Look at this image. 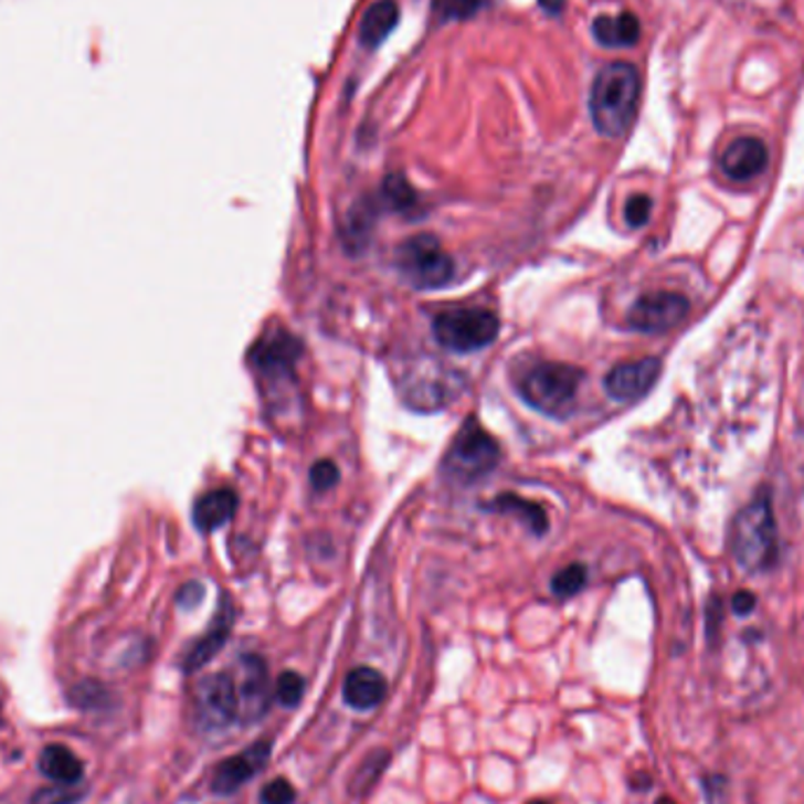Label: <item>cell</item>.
<instances>
[{
    "label": "cell",
    "mask_w": 804,
    "mask_h": 804,
    "mask_svg": "<svg viewBox=\"0 0 804 804\" xmlns=\"http://www.w3.org/2000/svg\"><path fill=\"white\" fill-rule=\"evenodd\" d=\"M689 314V299L675 292H652L639 297L628 310V325L637 332L656 335L678 327Z\"/></svg>",
    "instance_id": "ba28073f"
},
{
    "label": "cell",
    "mask_w": 804,
    "mask_h": 804,
    "mask_svg": "<svg viewBox=\"0 0 804 804\" xmlns=\"http://www.w3.org/2000/svg\"><path fill=\"white\" fill-rule=\"evenodd\" d=\"M237 508V497L235 491L229 487L222 489H212L208 495L200 497L193 506V525L200 529V532L208 535L214 532L222 525H226Z\"/></svg>",
    "instance_id": "2e32d148"
},
{
    "label": "cell",
    "mask_w": 804,
    "mask_h": 804,
    "mask_svg": "<svg viewBox=\"0 0 804 804\" xmlns=\"http://www.w3.org/2000/svg\"><path fill=\"white\" fill-rule=\"evenodd\" d=\"M398 3L395 0H377L362 14L360 20V41L368 47H377L389 39V33L398 27Z\"/></svg>",
    "instance_id": "d6986e66"
},
{
    "label": "cell",
    "mask_w": 804,
    "mask_h": 804,
    "mask_svg": "<svg viewBox=\"0 0 804 804\" xmlns=\"http://www.w3.org/2000/svg\"><path fill=\"white\" fill-rule=\"evenodd\" d=\"M662 374V362L656 358H639L621 362L605 377V391L618 402H633L647 395Z\"/></svg>",
    "instance_id": "8fae6325"
},
{
    "label": "cell",
    "mask_w": 804,
    "mask_h": 804,
    "mask_svg": "<svg viewBox=\"0 0 804 804\" xmlns=\"http://www.w3.org/2000/svg\"><path fill=\"white\" fill-rule=\"evenodd\" d=\"M241 664H243V680L237 683V694H241V720L250 724L264 718V712L271 706V678L264 659L257 654H245Z\"/></svg>",
    "instance_id": "7c38bea8"
},
{
    "label": "cell",
    "mask_w": 804,
    "mask_h": 804,
    "mask_svg": "<svg viewBox=\"0 0 804 804\" xmlns=\"http://www.w3.org/2000/svg\"><path fill=\"white\" fill-rule=\"evenodd\" d=\"M302 356V341L289 332L273 327L257 343L252 346L250 362L262 377L278 381L295 374V364Z\"/></svg>",
    "instance_id": "9c48e42d"
},
{
    "label": "cell",
    "mask_w": 804,
    "mask_h": 804,
    "mask_svg": "<svg viewBox=\"0 0 804 804\" xmlns=\"http://www.w3.org/2000/svg\"><path fill=\"white\" fill-rule=\"evenodd\" d=\"M487 0H433V12L441 22H456V20H470L478 14Z\"/></svg>",
    "instance_id": "cb8c5ba5"
},
{
    "label": "cell",
    "mask_w": 804,
    "mask_h": 804,
    "mask_svg": "<svg viewBox=\"0 0 804 804\" xmlns=\"http://www.w3.org/2000/svg\"><path fill=\"white\" fill-rule=\"evenodd\" d=\"M539 6L548 12V14H560L564 8V0H539Z\"/></svg>",
    "instance_id": "d6a6232c"
},
{
    "label": "cell",
    "mask_w": 804,
    "mask_h": 804,
    "mask_svg": "<svg viewBox=\"0 0 804 804\" xmlns=\"http://www.w3.org/2000/svg\"><path fill=\"white\" fill-rule=\"evenodd\" d=\"M76 785H57V789H45L31 797V804H73L81 795L73 793Z\"/></svg>",
    "instance_id": "f546056e"
},
{
    "label": "cell",
    "mask_w": 804,
    "mask_h": 804,
    "mask_svg": "<svg viewBox=\"0 0 804 804\" xmlns=\"http://www.w3.org/2000/svg\"><path fill=\"white\" fill-rule=\"evenodd\" d=\"M304 689H306V680L302 678V675L295 670H285V673H281V678L276 683V697L283 706L292 708L302 701Z\"/></svg>",
    "instance_id": "484cf974"
},
{
    "label": "cell",
    "mask_w": 804,
    "mask_h": 804,
    "mask_svg": "<svg viewBox=\"0 0 804 804\" xmlns=\"http://www.w3.org/2000/svg\"><path fill=\"white\" fill-rule=\"evenodd\" d=\"M583 372L574 364L539 362L520 379V398L546 416L562 419L574 405Z\"/></svg>",
    "instance_id": "3957f363"
},
{
    "label": "cell",
    "mask_w": 804,
    "mask_h": 804,
    "mask_svg": "<svg viewBox=\"0 0 804 804\" xmlns=\"http://www.w3.org/2000/svg\"><path fill=\"white\" fill-rule=\"evenodd\" d=\"M39 770L57 785H78L83 781L81 758L60 743L43 748L39 758Z\"/></svg>",
    "instance_id": "e0dca14e"
},
{
    "label": "cell",
    "mask_w": 804,
    "mask_h": 804,
    "mask_svg": "<svg viewBox=\"0 0 804 804\" xmlns=\"http://www.w3.org/2000/svg\"><path fill=\"white\" fill-rule=\"evenodd\" d=\"M586 581H589V572H586V568H583V564H568V568H564V570H560L556 576H553V581H551V591H553V595H558V597H572V595H576L583 586H586Z\"/></svg>",
    "instance_id": "d4e9b609"
},
{
    "label": "cell",
    "mask_w": 804,
    "mask_h": 804,
    "mask_svg": "<svg viewBox=\"0 0 804 804\" xmlns=\"http://www.w3.org/2000/svg\"><path fill=\"white\" fill-rule=\"evenodd\" d=\"M656 804H675V802H670V800H666V797H664V800H659Z\"/></svg>",
    "instance_id": "e575fe53"
},
{
    "label": "cell",
    "mask_w": 804,
    "mask_h": 804,
    "mask_svg": "<svg viewBox=\"0 0 804 804\" xmlns=\"http://www.w3.org/2000/svg\"><path fill=\"white\" fill-rule=\"evenodd\" d=\"M310 483L318 491H327L332 489L339 483V468L332 462H318L314 468H310Z\"/></svg>",
    "instance_id": "f1b7e54d"
},
{
    "label": "cell",
    "mask_w": 804,
    "mask_h": 804,
    "mask_svg": "<svg viewBox=\"0 0 804 804\" xmlns=\"http://www.w3.org/2000/svg\"><path fill=\"white\" fill-rule=\"evenodd\" d=\"M389 762H391L389 751H381V748L372 751L368 758L362 760V764L358 766V772L353 774V779H351V793H356V795L370 793L372 785L381 779L383 772H387Z\"/></svg>",
    "instance_id": "7402d4cb"
},
{
    "label": "cell",
    "mask_w": 804,
    "mask_h": 804,
    "mask_svg": "<svg viewBox=\"0 0 804 804\" xmlns=\"http://www.w3.org/2000/svg\"><path fill=\"white\" fill-rule=\"evenodd\" d=\"M639 102V73L633 64L602 66L591 87V118L605 137H621L635 120Z\"/></svg>",
    "instance_id": "6da1fadb"
},
{
    "label": "cell",
    "mask_w": 804,
    "mask_h": 804,
    "mask_svg": "<svg viewBox=\"0 0 804 804\" xmlns=\"http://www.w3.org/2000/svg\"><path fill=\"white\" fill-rule=\"evenodd\" d=\"M203 595H205V591H203V586H200V583H187V586L179 591V597L177 600H179L181 607L191 610V607L198 605L200 600H203Z\"/></svg>",
    "instance_id": "4dcf8cb0"
},
{
    "label": "cell",
    "mask_w": 804,
    "mask_h": 804,
    "mask_svg": "<svg viewBox=\"0 0 804 804\" xmlns=\"http://www.w3.org/2000/svg\"><path fill=\"white\" fill-rule=\"evenodd\" d=\"M499 318L485 308H447L433 318V337L447 351L473 353L497 339Z\"/></svg>",
    "instance_id": "277c9868"
},
{
    "label": "cell",
    "mask_w": 804,
    "mask_h": 804,
    "mask_svg": "<svg viewBox=\"0 0 804 804\" xmlns=\"http://www.w3.org/2000/svg\"><path fill=\"white\" fill-rule=\"evenodd\" d=\"M395 266L400 276L416 289H441L454 278V260L429 233L402 243L395 252Z\"/></svg>",
    "instance_id": "8992f818"
},
{
    "label": "cell",
    "mask_w": 804,
    "mask_h": 804,
    "mask_svg": "<svg viewBox=\"0 0 804 804\" xmlns=\"http://www.w3.org/2000/svg\"><path fill=\"white\" fill-rule=\"evenodd\" d=\"M732 607H734V612L737 614H748V612H753V607H755V595L753 593H748V591H739L734 597H732Z\"/></svg>",
    "instance_id": "1f68e13d"
},
{
    "label": "cell",
    "mask_w": 804,
    "mask_h": 804,
    "mask_svg": "<svg viewBox=\"0 0 804 804\" xmlns=\"http://www.w3.org/2000/svg\"><path fill=\"white\" fill-rule=\"evenodd\" d=\"M497 464H499L497 441L475 422L473 416H468V422L459 433H456L454 443L445 456L443 464L445 475L462 485H470L475 480L485 478L489 470H495Z\"/></svg>",
    "instance_id": "5b68a950"
},
{
    "label": "cell",
    "mask_w": 804,
    "mask_h": 804,
    "mask_svg": "<svg viewBox=\"0 0 804 804\" xmlns=\"http://www.w3.org/2000/svg\"><path fill=\"white\" fill-rule=\"evenodd\" d=\"M495 508L504 510V514L518 516L535 535H543L548 529V518L543 514V508L535 501H525L522 497L516 495H501L499 501H495Z\"/></svg>",
    "instance_id": "44dd1931"
},
{
    "label": "cell",
    "mask_w": 804,
    "mask_h": 804,
    "mask_svg": "<svg viewBox=\"0 0 804 804\" xmlns=\"http://www.w3.org/2000/svg\"><path fill=\"white\" fill-rule=\"evenodd\" d=\"M381 198H383V203H387V208H391L395 212H410L419 203L416 191L402 174H389L387 179H383Z\"/></svg>",
    "instance_id": "603a6c76"
},
{
    "label": "cell",
    "mask_w": 804,
    "mask_h": 804,
    "mask_svg": "<svg viewBox=\"0 0 804 804\" xmlns=\"http://www.w3.org/2000/svg\"><path fill=\"white\" fill-rule=\"evenodd\" d=\"M766 146L758 137H739L727 146L722 156V170L727 177L745 181L758 177L766 168Z\"/></svg>",
    "instance_id": "5bb4252c"
},
{
    "label": "cell",
    "mask_w": 804,
    "mask_h": 804,
    "mask_svg": "<svg viewBox=\"0 0 804 804\" xmlns=\"http://www.w3.org/2000/svg\"><path fill=\"white\" fill-rule=\"evenodd\" d=\"M593 35L605 47H631L639 41V22L633 12H621L616 17L600 14L593 22Z\"/></svg>",
    "instance_id": "ac0fdd59"
},
{
    "label": "cell",
    "mask_w": 804,
    "mask_h": 804,
    "mask_svg": "<svg viewBox=\"0 0 804 804\" xmlns=\"http://www.w3.org/2000/svg\"><path fill=\"white\" fill-rule=\"evenodd\" d=\"M195 718L205 729H224L241 720V694L233 675L216 673L198 685Z\"/></svg>",
    "instance_id": "52a82bcc"
},
{
    "label": "cell",
    "mask_w": 804,
    "mask_h": 804,
    "mask_svg": "<svg viewBox=\"0 0 804 804\" xmlns=\"http://www.w3.org/2000/svg\"><path fill=\"white\" fill-rule=\"evenodd\" d=\"M271 748H273V741L262 739L257 743H252L250 748H245L241 755H233V758H226L224 762H219L212 774V791L216 795H233L241 791L250 779H254L264 770L271 758Z\"/></svg>",
    "instance_id": "30bf717a"
},
{
    "label": "cell",
    "mask_w": 804,
    "mask_h": 804,
    "mask_svg": "<svg viewBox=\"0 0 804 804\" xmlns=\"http://www.w3.org/2000/svg\"><path fill=\"white\" fill-rule=\"evenodd\" d=\"M527 804H553V802H546V800H532V802H527Z\"/></svg>",
    "instance_id": "836d02e7"
},
{
    "label": "cell",
    "mask_w": 804,
    "mask_h": 804,
    "mask_svg": "<svg viewBox=\"0 0 804 804\" xmlns=\"http://www.w3.org/2000/svg\"><path fill=\"white\" fill-rule=\"evenodd\" d=\"M233 618H235L233 605L229 602V597H224L222 605H219V612L212 618L210 628L203 635H200L195 643L189 647V652L184 654L181 668H184L187 673H195L203 666H208L214 659V656L222 652V647L226 645V639H229L231 628H233Z\"/></svg>",
    "instance_id": "4fadbf2b"
},
{
    "label": "cell",
    "mask_w": 804,
    "mask_h": 804,
    "mask_svg": "<svg viewBox=\"0 0 804 804\" xmlns=\"http://www.w3.org/2000/svg\"><path fill=\"white\" fill-rule=\"evenodd\" d=\"M295 800H297L295 785L283 776L266 783L262 791V804H295Z\"/></svg>",
    "instance_id": "4316f807"
},
{
    "label": "cell",
    "mask_w": 804,
    "mask_h": 804,
    "mask_svg": "<svg viewBox=\"0 0 804 804\" xmlns=\"http://www.w3.org/2000/svg\"><path fill=\"white\" fill-rule=\"evenodd\" d=\"M387 678L370 666L353 668L343 680V701L356 710H372L387 697Z\"/></svg>",
    "instance_id": "9a60e30c"
},
{
    "label": "cell",
    "mask_w": 804,
    "mask_h": 804,
    "mask_svg": "<svg viewBox=\"0 0 804 804\" xmlns=\"http://www.w3.org/2000/svg\"><path fill=\"white\" fill-rule=\"evenodd\" d=\"M732 553L748 572L774 568L779 558V529L770 495H760L741 508L732 525Z\"/></svg>",
    "instance_id": "7a4b0ae2"
},
{
    "label": "cell",
    "mask_w": 804,
    "mask_h": 804,
    "mask_svg": "<svg viewBox=\"0 0 804 804\" xmlns=\"http://www.w3.org/2000/svg\"><path fill=\"white\" fill-rule=\"evenodd\" d=\"M374 224V210L370 203H360L346 216V229H343V247L351 254L362 252L370 243Z\"/></svg>",
    "instance_id": "ffe728a7"
},
{
    "label": "cell",
    "mask_w": 804,
    "mask_h": 804,
    "mask_svg": "<svg viewBox=\"0 0 804 804\" xmlns=\"http://www.w3.org/2000/svg\"><path fill=\"white\" fill-rule=\"evenodd\" d=\"M649 214H652V198L647 195H633L626 203V222L633 229L645 226L649 222Z\"/></svg>",
    "instance_id": "83f0119b"
}]
</instances>
